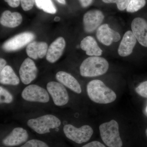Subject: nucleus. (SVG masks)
Instances as JSON below:
<instances>
[{"mask_svg":"<svg viewBox=\"0 0 147 147\" xmlns=\"http://www.w3.org/2000/svg\"><path fill=\"white\" fill-rule=\"evenodd\" d=\"M87 92L91 100L98 104L111 103L117 98L115 92L98 79L92 80L88 83Z\"/></svg>","mask_w":147,"mask_h":147,"instance_id":"1","label":"nucleus"},{"mask_svg":"<svg viewBox=\"0 0 147 147\" xmlns=\"http://www.w3.org/2000/svg\"><path fill=\"white\" fill-rule=\"evenodd\" d=\"M109 64L105 58L93 56L84 60L80 67V74L84 77H96L105 74Z\"/></svg>","mask_w":147,"mask_h":147,"instance_id":"2","label":"nucleus"},{"mask_svg":"<svg viewBox=\"0 0 147 147\" xmlns=\"http://www.w3.org/2000/svg\"><path fill=\"white\" fill-rule=\"evenodd\" d=\"M100 137L108 147H122L123 142L119 131L117 122L113 119L101 124L99 127Z\"/></svg>","mask_w":147,"mask_h":147,"instance_id":"3","label":"nucleus"},{"mask_svg":"<svg viewBox=\"0 0 147 147\" xmlns=\"http://www.w3.org/2000/svg\"><path fill=\"white\" fill-rule=\"evenodd\" d=\"M27 125L36 133L42 134L49 133L51 129L57 128L60 126L61 121L55 116L46 115L29 120Z\"/></svg>","mask_w":147,"mask_h":147,"instance_id":"4","label":"nucleus"},{"mask_svg":"<svg viewBox=\"0 0 147 147\" xmlns=\"http://www.w3.org/2000/svg\"><path fill=\"white\" fill-rule=\"evenodd\" d=\"M63 130L67 138L78 144L88 142L94 133L91 127L86 125L77 128L72 125L67 124L64 126Z\"/></svg>","mask_w":147,"mask_h":147,"instance_id":"5","label":"nucleus"},{"mask_svg":"<svg viewBox=\"0 0 147 147\" xmlns=\"http://www.w3.org/2000/svg\"><path fill=\"white\" fill-rule=\"evenodd\" d=\"M21 96L24 100L30 102L46 103L50 100L47 91L36 85H29L25 88Z\"/></svg>","mask_w":147,"mask_h":147,"instance_id":"6","label":"nucleus"},{"mask_svg":"<svg viewBox=\"0 0 147 147\" xmlns=\"http://www.w3.org/2000/svg\"><path fill=\"white\" fill-rule=\"evenodd\" d=\"M35 36L31 32H24L8 40L3 45L2 48L7 52L16 51L30 43Z\"/></svg>","mask_w":147,"mask_h":147,"instance_id":"7","label":"nucleus"},{"mask_svg":"<svg viewBox=\"0 0 147 147\" xmlns=\"http://www.w3.org/2000/svg\"><path fill=\"white\" fill-rule=\"evenodd\" d=\"M47 89L55 105L63 106L68 103V93L63 84L59 82H50L47 84Z\"/></svg>","mask_w":147,"mask_h":147,"instance_id":"8","label":"nucleus"},{"mask_svg":"<svg viewBox=\"0 0 147 147\" xmlns=\"http://www.w3.org/2000/svg\"><path fill=\"white\" fill-rule=\"evenodd\" d=\"M104 15L101 11L93 9L87 11L83 17L84 30L91 33L98 28L104 20Z\"/></svg>","mask_w":147,"mask_h":147,"instance_id":"9","label":"nucleus"},{"mask_svg":"<svg viewBox=\"0 0 147 147\" xmlns=\"http://www.w3.org/2000/svg\"><path fill=\"white\" fill-rule=\"evenodd\" d=\"M96 36L99 42L106 46L111 45L113 42H118L121 39L118 32L111 28L108 24H102L98 27Z\"/></svg>","mask_w":147,"mask_h":147,"instance_id":"10","label":"nucleus"},{"mask_svg":"<svg viewBox=\"0 0 147 147\" xmlns=\"http://www.w3.org/2000/svg\"><path fill=\"white\" fill-rule=\"evenodd\" d=\"M38 69L33 61L30 58L26 59L19 69V75L21 82L25 85L31 83L36 78Z\"/></svg>","mask_w":147,"mask_h":147,"instance_id":"11","label":"nucleus"},{"mask_svg":"<svg viewBox=\"0 0 147 147\" xmlns=\"http://www.w3.org/2000/svg\"><path fill=\"white\" fill-rule=\"evenodd\" d=\"M131 29L138 42L147 47V21L140 17L134 18L131 22Z\"/></svg>","mask_w":147,"mask_h":147,"instance_id":"12","label":"nucleus"},{"mask_svg":"<svg viewBox=\"0 0 147 147\" xmlns=\"http://www.w3.org/2000/svg\"><path fill=\"white\" fill-rule=\"evenodd\" d=\"M28 137L26 129L22 127H16L3 139V144L7 147L16 146L26 142Z\"/></svg>","mask_w":147,"mask_h":147,"instance_id":"13","label":"nucleus"},{"mask_svg":"<svg viewBox=\"0 0 147 147\" xmlns=\"http://www.w3.org/2000/svg\"><path fill=\"white\" fill-rule=\"evenodd\" d=\"M65 46L64 38L59 37L52 42L47 49L46 58L51 63L56 62L61 57Z\"/></svg>","mask_w":147,"mask_h":147,"instance_id":"14","label":"nucleus"},{"mask_svg":"<svg viewBox=\"0 0 147 147\" xmlns=\"http://www.w3.org/2000/svg\"><path fill=\"white\" fill-rule=\"evenodd\" d=\"M137 41V39L132 31L126 32L119 45L118 50L119 55L122 57H126L131 55Z\"/></svg>","mask_w":147,"mask_h":147,"instance_id":"15","label":"nucleus"},{"mask_svg":"<svg viewBox=\"0 0 147 147\" xmlns=\"http://www.w3.org/2000/svg\"><path fill=\"white\" fill-rule=\"evenodd\" d=\"M58 82L77 94H81L82 88L77 80L71 74L65 71H60L56 74Z\"/></svg>","mask_w":147,"mask_h":147,"instance_id":"16","label":"nucleus"},{"mask_svg":"<svg viewBox=\"0 0 147 147\" xmlns=\"http://www.w3.org/2000/svg\"><path fill=\"white\" fill-rule=\"evenodd\" d=\"M48 45L44 42L34 41L29 43L26 48V53L30 58L36 60L42 59L47 54Z\"/></svg>","mask_w":147,"mask_h":147,"instance_id":"17","label":"nucleus"},{"mask_svg":"<svg viewBox=\"0 0 147 147\" xmlns=\"http://www.w3.org/2000/svg\"><path fill=\"white\" fill-rule=\"evenodd\" d=\"M82 50L86 51L88 56L99 57L102 55V51L98 45L95 39L91 36H87L82 40L80 44Z\"/></svg>","mask_w":147,"mask_h":147,"instance_id":"18","label":"nucleus"},{"mask_svg":"<svg viewBox=\"0 0 147 147\" xmlns=\"http://www.w3.org/2000/svg\"><path fill=\"white\" fill-rule=\"evenodd\" d=\"M22 15L17 12H11L6 10L2 13L0 19L1 24L4 26L14 28L19 26L22 22Z\"/></svg>","mask_w":147,"mask_h":147,"instance_id":"19","label":"nucleus"},{"mask_svg":"<svg viewBox=\"0 0 147 147\" xmlns=\"http://www.w3.org/2000/svg\"><path fill=\"white\" fill-rule=\"evenodd\" d=\"M0 82L4 85L17 86L20 80L11 67L6 65L0 74Z\"/></svg>","mask_w":147,"mask_h":147,"instance_id":"20","label":"nucleus"},{"mask_svg":"<svg viewBox=\"0 0 147 147\" xmlns=\"http://www.w3.org/2000/svg\"><path fill=\"white\" fill-rule=\"evenodd\" d=\"M36 6L46 13L54 14L57 12V9L51 0H35Z\"/></svg>","mask_w":147,"mask_h":147,"instance_id":"21","label":"nucleus"},{"mask_svg":"<svg viewBox=\"0 0 147 147\" xmlns=\"http://www.w3.org/2000/svg\"><path fill=\"white\" fill-rule=\"evenodd\" d=\"M146 0H130L126 8L127 11L134 13L138 11L145 5Z\"/></svg>","mask_w":147,"mask_h":147,"instance_id":"22","label":"nucleus"},{"mask_svg":"<svg viewBox=\"0 0 147 147\" xmlns=\"http://www.w3.org/2000/svg\"><path fill=\"white\" fill-rule=\"evenodd\" d=\"M11 94L3 87H0V102L1 103H10L13 100Z\"/></svg>","mask_w":147,"mask_h":147,"instance_id":"23","label":"nucleus"},{"mask_svg":"<svg viewBox=\"0 0 147 147\" xmlns=\"http://www.w3.org/2000/svg\"><path fill=\"white\" fill-rule=\"evenodd\" d=\"M103 2L106 3H113L117 4L119 10L123 11L127 8L130 0H102Z\"/></svg>","mask_w":147,"mask_h":147,"instance_id":"24","label":"nucleus"},{"mask_svg":"<svg viewBox=\"0 0 147 147\" xmlns=\"http://www.w3.org/2000/svg\"><path fill=\"white\" fill-rule=\"evenodd\" d=\"M21 147H49L45 142L38 139L29 140Z\"/></svg>","mask_w":147,"mask_h":147,"instance_id":"25","label":"nucleus"},{"mask_svg":"<svg viewBox=\"0 0 147 147\" xmlns=\"http://www.w3.org/2000/svg\"><path fill=\"white\" fill-rule=\"evenodd\" d=\"M135 92L139 96L147 98V81H145L139 84L135 88Z\"/></svg>","mask_w":147,"mask_h":147,"instance_id":"26","label":"nucleus"},{"mask_svg":"<svg viewBox=\"0 0 147 147\" xmlns=\"http://www.w3.org/2000/svg\"><path fill=\"white\" fill-rule=\"evenodd\" d=\"M22 8L25 11L30 10L32 8L35 0H20Z\"/></svg>","mask_w":147,"mask_h":147,"instance_id":"27","label":"nucleus"},{"mask_svg":"<svg viewBox=\"0 0 147 147\" xmlns=\"http://www.w3.org/2000/svg\"><path fill=\"white\" fill-rule=\"evenodd\" d=\"M82 147H106L103 144L98 141H93L84 145Z\"/></svg>","mask_w":147,"mask_h":147,"instance_id":"28","label":"nucleus"},{"mask_svg":"<svg viewBox=\"0 0 147 147\" xmlns=\"http://www.w3.org/2000/svg\"><path fill=\"white\" fill-rule=\"evenodd\" d=\"M7 4L12 7H17L20 5V0H4Z\"/></svg>","mask_w":147,"mask_h":147,"instance_id":"29","label":"nucleus"},{"mask_svg":"<svg viewBox=\"0 0 147 147\" xmlns=\"http://www.w3.org/2000/svg\"><path fill=\"white\" fill-rule=\"evenodd\" d=\"M81 5L83 7H86L91 4L93 0H79Z\"/></svg>","mask_w":147,"mask_h":147,"instance_id":"30","label":"nucleus"},{"mask_svg":"<svg viewBox=\"0 0 147 147\" xmlns=\"http://www.w3.org/2000/svg\"><path fill=\"white\" fill-rule=\"evenodd\" d=\"M6 61L4 59L2 58H1L0 59V71L3 70V69L6 66Z\"/></svg>","mask_w":147,"mask_h":147,"instance_id":"31","label":"nucleus"},{"mask_svg":"<svg viewBox=\"0 0 147 147\" xmlns=\"http://www.w3.org/2000/svg\"><path fill=\"white\" fill-rule=\"evenodd\" d=\"M58 2L62 4L65 5L66 4V1L65 0H56Z\"/></svg>","mask_w":147,"mask_h":147,"instance_id":"32","label":"nucleus"},{"mask_svg":"<svg viewBox=\"0 0 147 147\" xmlns=\"http://www.w3.org/2000/svg\"><path fill=\"white\" fill-rule=\"evenodd\" d=\"M55 21H59L60 20V18H59V17H55Z\"/></svg>","mask_w":147,"mask_h":147,"instance_id":"33","label":"nucleus"},{"mask_svg":"<svg viewBox=\"0 0 147 147\" xmlns=\"http://www.w3.org/2000/svg\"><path fill=\"white\" fill-rule=\"evenodd\" d=\"M146 136H147V128H146Z\"/></svg>","mask_w":147,"mask_h":147,"instance_id":"34","label":"nucleus"},{"mask_svg":"<svg viewBox=\"0 0 147 147\" xmlns=\"http://www.w3.org/2000/svg\"></svg>","mask_w":147,"mask_h":147,"instance_id":"35","label":"nucleus"}]
</instances>
